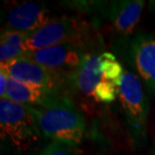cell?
<instances>
[{
    "label": "cell",
    "instance_id": "obj_1",
    "mask_svg": "<svg viewBox=\"0 0 155 155\" xmlns=\"http://www.w3.org/2000/svg\"><path fill=\"white\" fill-rule=\"evenodd\" d=\"M32 113L39 132L54 142L69 146L81 143L86 129L85 119L72 101L49 108L32 107Z\"/></svg>",
    "mask_w": 155,
    "mask_h": 155
},
{
    "label": "cell",
    "instance_id": "obj_2",
    "mask_svg": "<svg viewBox=\"0 0 155 155\" xmlns=\"http://www.w3.org/2000/svg\"><path fill=\"white\" fill-rule=\"evenodd\" d=\"M1 138L8 139L18 149H25L38 137L32 106L1 99L0 100Z\"/></svg>",
    "mask_w": 155,
    "mask_h": 155
},
{
    "label": "cell",
    "instance_id": "obj_3",
    "mask_svg": "<svg viewBox=\"0 0 155 155\" xmlns=\"http://www.w3.org/2000/svg\"><path fill=\"white\" fill-rule=\"evenodd\" d=\"M84 25L70 17L52 18L45 26L40 27L25 38L23 52H33L60 45H75L85 38Z\"/></svg>",
    "mask_w": 155,
    "mask_h": 155
},
{
    "label": "cell",
    "instance_id": "obj_4",
    "mask_svg": "<svg viewBox=\"0 0 155 155\" xmlns=\"http://www.w3.org/2000/svg\"><path fill=\"white\" fill-rule=\"evenodd\" d=\"M119 99L136 141L146 136L149 104L140 81L130 72H124L119 87Z\"/></svg>",
    "mask_w": 155,
    "mask_h": 155
},
{
    "label": "cell",
    "instance_id": "obj_5",
    "mask_svg": "<svg viewBox=\"0 0 155 155\" xmlns=\"http://www.w3.org/2000/svg\"><path fill=\"white\" fill-rule=\"evenodd\" d=\"M23 55L61 77V79L66 77L72 79L82 63L85 52L81 51L78 45L67 43L41 51L27 52Z\"/></svg>",
    "mask_w": 155,
    "mask_h": 155
},
{
    "label": "cell",
    "instance_id": "obj_6",
    "mask_svg": "<svg viewBox=\"0 0 155 155\" xmlns=\"http://www.w3.org/2000/svg\"><path fill=\"white\" fill-rule=\"evenodd\" d=\"M0 70L4 71L9 77L18 82L61 92L64 79L24 55L6 64H0Z\"/></svg>",
    "mask_w": 155,
    "mask_h": 155
},
{
    "label": "cell",
    "instance_id": "obj_7",
    "mask_svg": "<svg viewBox=\"0 0 155 155\" xmlns=\"http://www.w3.org/2000/svg\"><path fill=\"white\" fill-rule=\"evenodd\" d=\"M3 99L27 105L39 106V108H49L66 104L71 100L63 92L51 91L40 87L24 84L8 77V86Z\"/></svg>",
    "mask_w": 155,
    "mask_h": 155
},
{
    "label": "cell",
    "instance_id": "obj_8",
    "mask_svg": "<svg viewBox=\"0 0 155 155\" xmlns=\"http://www.w3.org/2000/svg\"><path fill=\"white\" fill-rule=\"evenodd\" d=\"M52 19L51 11L45 5L36 2H24L10 9L6 28L28 35Z\"/></svg>",
    "mask_w": 155,
    "mask_h": 155
},
{
    "label": "cell",
    "instance_id": "obj_9",
    "mask_svg": "<svg viewBox=\"0 0 155 155\" xmlns=\"http://www.w3.org/2000/svg\"><path fill=\"white\" fill-rule=\"evenodd\" d=\"M131 55L139 75L155 93V36H136L131 45Z\"/></svg>",
    "mask_w": 155,
    "mask_h": 155
},
{
    "label": "cell",
    "instance_id": "obj_10",
    "mask_svg": "<svg viewBox=\"0 0 155 155\" xmlns=\"http://www.w3.org/2000/svg\"><path fill=\"white\" fill-rule=\"evenodd\" d=\"M102 77L101 54H85L80 67L74 74L72 81L82 94L94 97L95 89L102 81Z\"/></svg>",
    "mask_w": 155,
    "mask_h": 155
},
{
    "label": "cell",
    "instance_id": "obj_11",
    "mask_svg": "<svg viewBox=\"0 0 155 155\" xmlns=\"http://www.w3.org/2000/svg\"><path fill=\"white\" fill-rule=\"evenodd\" d=\"M144 3L140 0L114 2L110 9V19L118 31L126 35L132 32L140 19Z\"/></svg>",
    "mask_w": 155,
    "mask_h": 155
},
{
    "label": "cell",
    "instance_id": "obj_12",
    "mask_svg": "<svg viewBox=\"0 0 155 155\" xmlns=\"http://www.w3.org/2000/svg\"><path fill=\"white\" fill-rule=\"evenodd\" d=\"M25 33L5 28L0 38V64H6L22 57Z\"/></svg>",
    "mask_w": 155,
    "mask_h": 155
},
{
    "label": "cell",
    "instance_id": "obj_13",
    "mask_svg": "<svg viewBox=\"0 0 155 155\" xmlns=\"http://www.w3.org/2000/svg\"><path fill=\"white\" fill-rule=\"evenodd\" d=\"M101 69L103 74L102 79L120 87L124 71L122 66L112 54L103 52L101 54Z\"/></svg>",
    "mask_w": 155,
    "mask_h": 155
},
{
    "label": "cell",
    "instance_id": "obj_14",
    "mask_svg": "<svg viewBox=\"0 0 155 155\" xmlns=\"http://www.w3.org/2000/svg\"><path fill=\"white\" fill-rule=\"evenodd\" d=\"M119 96V86L102 79L100 84L96 87L94 98L102 103H112Z\"/></svg>",
    "mask_w": 155,
    "mask_h": 155
},
{
    "label": "cell",
    "instance_id": "obj_15",
    "mask_svg": "<svg viewBox=\"0 0 155 155\" xmlns=\"http://www.w3.org/2000/svg\"><path fill=\"white\" fill-rule=\"evenodd\" d=\"M39 155H74L72 150L69 149V145L52 142L45 148Z\"/></svg>",
    "mask_w": 155,
    "mask_h": 155
},
{
    "label": "cell",
    "instance_id": "obj_16",
    "mask_svg": "<svg viewBox=\"0 0 155 155\" xmlns=\"http://www.w3.org/2000/svg\"><path fill=\"white\" fill-rule=\"evenodd\" d=\"M8 75L4 71L0 70V97L1 99L4 98L6 94V90H7L8 86Z\"/></svg>",
    "mask_w": 155,
    "mask_h": 155
}]
</instances>
